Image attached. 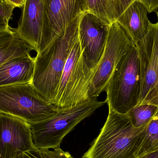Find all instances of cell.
I'll list each match as a JSON object with an SVG mask.
<instances>
[{
	"label": "cell",
	"instance_id": "1",
	"mask_svg": "<svg viewBox=\"0 0 158 158\" xmlns=\"http://www.w3.org/2000/svg\"><path fill=\"white\" fill-rule=\"evenodd\" d=\"M81 15L77 17L42 52L37 53L31 85L43 97L52 103L69 55L79 39Z\"/></svg>",
	"mask_w": 158,
	"mask_h": 158
},
{
	"label": "cell",
	"instance_id": "2",
	"mask_svg": "<svg viewBox=\"0 0 158 158\" xmlns=\"http://www.w3.org/2000/svg\"><path fill=\"white\" fill-rule=\"evenodd\" d=\"M145 126L135 128L127 113L109 108L100 133L82 158H137Z\"/></svg>",
	"mask_w": 158,
	"mask_h": 158
},
{
	"label": "cell",
	"instance_id": "3",
	"mask_svg": "<svg viewBox=\"0 0 158 158\" xmlns=\"http://www.w3.org/2000/svg\"><path fill=\"white\" fill-rule=\"evenodd\" d=\"M106 103V100L90 98L77 106L58 109L55 115L44 120L29 123L34 147L40 150L60 148L68 134Z\"/></svg>",
	"mask_w": 158,
	"mask_h": 158
},
{
	"label": "cell",
	"instance_id": "4",
	"mask_svg": "<svg viewBox=\"0 0 158 158\" xmlns=\"http://www.w3.org/2000/svg\"><path fill=\"white\" fill-rule=\"evenodd\" d=\"M140 87L139 56L136 46L133 44L117 65L106 86L109 108L127 113L138 104Z\"/></svg>",
	"mask_w": 158,
	"mask_h": 158
},
{
	"label": "cell",
	"instance_id": "5",
	"mask_svg": "<svg viewBox=\"0 0 158 158\" xmlns=\"http://www.w3.org/2000/svg\"><path fill=\"white\" fill-rule=\"evenodd\" d=\"M58 109L43 97L30 83L0 86V112L36 123L55 115Z\"/></svg>",
	"mask_w": 158,
	"mask_h": 158
},
{
	"label": "cell",
	"instance_id": "6",
	"mask_svg": "<svg viewBox=\"0 0 158 158\" xmlns=\"http://www.w3.org/2000/svg\"><path fill=\"white\" fill-rule=\"evenodd\" d=\"M94 72L87 66L79 38L69 55L52 104L60 109L77 106L89 99L88 90Z\"/></svg>",
	"mask_w": 158,
	"mask_h": 158
},
{
	"label": "cell",
	"instance_id": "7",
	"mask_svg": "<svg viewBox=\"0 0 158 158\" xmlns=\"http://www.w3.org/2000/svg\"><path fill=\"white\" fill-rule=\"evenodd\" d=\"M135 45L138 52L141 77L140 96L137 105L148 104L158 107L157 23H151L147 34Z\"/></svg>",
	"mask_w": 158,
	"mask_h": 158
},
{
	"label": "cell",
	"instance_id": "8",
	"mask_svg": "<svg viewBox=\"0 0 158 158\" xmlns=\"http://www.w3.org/2000/svg\"><path fill=\"white\" fill-rule=\"evenodd\" d=\"M133 44L117 21L110 24L104 53L97 66L89 85V98H97L105 91L117 65Z\"/></svg>",
	"mask_w": 158,
	"mask_h": 158
},
{
	"label": "cell",
	"instance_id": "9",
	"mask_svg": "<svg viewBox=\"0 0 158 158\" xmlns=\"http://www.w3.org/2000/svg\"><path fill=\"white\" fill-rule=\"evenodd\" d=\"M41 40L37 53L44 50L78 16L88 12L85 0H43Z\"/></svg>",
	"mask_w": 158,
	"mask_h": 158
},
{
	"label": "cell",
	"instance_id": "10",
	"mask_svg": "<svg viewBox=\"0 0 158 158\" xmlns=\"http://www.w3.org/2000/svg\"><path fill=\"white\" fill-rule=\"evenodd\" d=\"M110 25L90 12L82 14L79 25L81 49L87 66L95 71L106 47Z\"/></svg>",
	"mask_w": 158,
	"mask_h": 158
},
{
	"label": "cell",
	"instance_id": "11",
	"mask_svg": "<svg viewBox=\"0 0 158 158\" xmlns=\"http://www.w3.org/2000/svg\"><path fill=\"white\" fill-rule=\"evenodd\" d=\"M34 148L29 123L0 112V158H15Z\"/></svg>",
	"mask_w": 158,
	"mask_h": 158
},
{
	"label": "cell",
	"instance_id": "12",
	"mask_svg": "<svg viewBox=\"0 0 158 158\" xmlns=\"http://www.w3.org/2000/svg\"><path fill=\"white\" fill-rule=\"evenodd\" d=\"M43 16V0H25L18 26L14 30L36 49V52L41 40Z\"/></svg>",
	"mask_w": 158,
	"mask_h": 158
},
{
	"label": "cell",
	"instance_id": "13",
	"mask_svg": "<svg viewBox=\"0 0 158 158\" xmlns=\"http://www.w3.org/2000/svg\"><path fill=\"white\" fill-rule=\"evenodd\" d=\"M148 13L145 6L136 1L131 4L116 21L134 44L149 31L151 23L148 19Z\"/></svg>",
	"mask_w": 158,
	"mask_h": 158
},
{
	"label": "cell",
	"instance_id": "14",
	"mask_svg": "<svg viewBox=\"0 0 158 158\" xmlns=\"http://www.w3.org/2000/svg\"><path fill=\"white\" fill-rule=\"evenodd\" d=\"M35 57L23 56L10 59L0 67V86L16 84L31 83Z\"/></svg>",
	"mask_w": 158,
	"mask_h": 158
},
{
	"label": "cell",
	"instance_id": "15",
	"mask_svg": "<svg viewBox=\"0 0 158 158\" xmlns=\"http://www.w3.org/2000/svg\"><path fill=\"white\" fill-rule=\"evenodd\" d=\"M36 50L14 30L0 31V67L15 57L31 55Z\"/></svg>",
	"mask_w": 158,
	"mask_h": 158
},
{
	"label": "cell",
	"instance_id": "16",
	"mask_svg": "<svg viewBox=\"0 0 158 158\" xmlns=\"http://www.w3.org/2000/svg\"><path fill=\"white\" fill-rule=\"evenodd\" d=\"M88 12L110 25L119 17L118 0H85Z\"/></svg>",
	"mask_w": 158,
	"mask_h": 158
},
{
	"label": "cell",
	"instance_id": "17",
	"mask_svg": "<svg viewBox=\"0 0 158 158\" xmlns=\"http://www.w3.org/2000/svg\"><path fill=\"white\" fill-rule=\"evenodd\" d=\"M144 133L137 158L158 150V111L145 127Z\"/></svg>",
	"mask_w": 158,
	"mask_h": 158
},
{
	"label": "cell",
	"instance_id": "18",
	"mask_svg": "<svg viewBox=\"0 0 158 158\" xmlns=\"http://www.w3.org/2000/svg\"><path fill=\"white\" fill-rule=\"evenodd\" d=\"M158 111L157 106L143 104L135 106L127 114L132 125L139 128L146 126Z\"/></svg>",
	"mask_w": 158,
	"mask_h": 158
},
{
	"label": "cell",
	"instance_id": "19",
	"mask_svg": "<svg viewBox=\"0 0 158 158\" xmlns=\"http://www.w3.org/2000/svg\"><path fill=\"white\" fill-rule=\"evenodd\" d=\"M15 6L6 0H0V31L9 29V20L12 18Z\"/></svg>",
	"mask_w": 158,
	"mask_h": 158
},
{
	"label": "cell",
	"instance_id": "20",
	"mask_svg": "<svg viewBox=\"0 0 158 158\" xmlns=\"http://www.w3.org/2000/svg\"><path fill=\"white\" fill-rule=\"evenodd\" d=\"M44 158H74L68 152L63 151L61 148L40 150Z\"/></svg>",
	"mask_w": 158,
	"mask_h": 158
},
{
	"label": "cell",
	"instance_id": "21",
	"mask_svg": "<svg viewBox=\"0 0 158 158\" xmlns=\"http://www.w3.org/2000/svg\"><path fill=\"white\" fill-rule=\"evenodd\" d=\"M15 158H44L41 151L38 148H34L22 152Z\"/></svg>",
	"mask_w": 158,
	"mask_h": 158
},
{
	"label": "cell",
	"instance_id": "22",
	"mask_svg": "<svg viewBox=\"0 0 158 158\" xmlns=\"http://www.w3.org/2000/svg\"><path fill=\"white\" fill-rule=\"evenodd\" d=\"M145 6L148 13L156 11L158 8V0H139Z\"/></svg>",
	"mask_w": 158,
	"mask_h": 158
},
{
	"label": "cell",
	"instance_id": "23",
	"mask_svg": "<svg viewBox=\"0 0 158 158\" xmlns=\"http://www.w3.org/2000/svg\"><path fill=\"white\" fill-rule=\"evenodd\" d=\"M139 0H118L119 7V16L128 8V6L134 2Z\"/></svg>",
	"mask_w": 158,
	"mask_h": 158
},
{
	"label": "cell",
	"instance_id": "24",
	"mask_svg": "<svg viewBox=\"0 0 158 158\" xmlns=\"http://www.w3.org/2000/svg\"><path fill=\"white\" fill-rule=\"evenodd\" d=\"M7 2L13 4L16 7H22L24 6L25 0H6Z\"/></svg>",
	"mask_w": 158,
	"mask_h": 158
},
{
	"label": "cell",
	"instance_id": "25",
	"mask_svg": "<svg viewBox=\"0 0 158 158\" xmlns=\"http://www.w3.org/2000/svg\"><path fill=\"white\" fill-rule=\"evenodd\" d=\"M137 158H158V150L148 153Z\"/></svg>",
	"mask_w": 158,
	"mask_h": 158
},
{
	"label": "cell",
	"instance_id": "26",
	"mask_svg": "<svg viewBox=\"0 0 158 158\" xmlns=\"http://www.w3.org/2000/svg\"><path fill=\"white\" fill-rule=\"evenodd\" d=\"M156 13L157 16V18H158V9H157L156 10ZM157 23V24H158V21Z\"/></svg>",
	"mask_w": 158,
	"mask_h": 158
}]
</instances>
